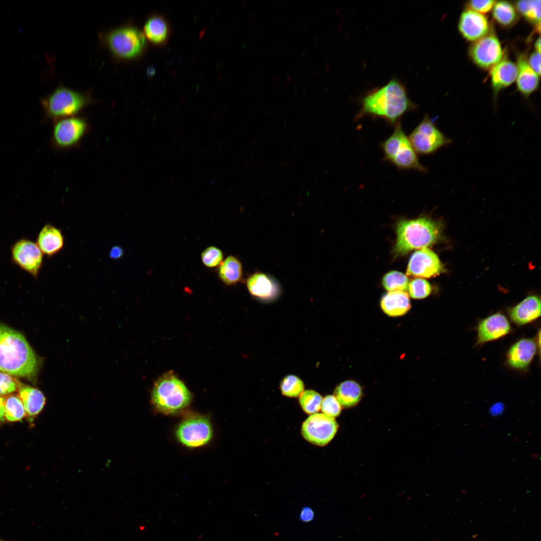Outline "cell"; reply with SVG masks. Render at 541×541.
<instances>
[{
	"mask_svg": "<svg viewBox=\"0 0 541 541\" xmlns=\"http://www.w3.org/2000/svg\"><path fill=\"white\" fill-rule=\"evenodd\" d=\"M4 398L0 396V422L5 420Z\"/></svg>",
	"mask_w": 541,
	"mask_h": 541,
	"instance_id": "cell-42",
	"label": "cell"
},
{
	"mask_svg": "<svg viewBox=\"0 0 541 541\" xmlns=\"http://www.w3.org/2000/svg\"><path fill=\"white\" fill-rule=\"evenodd\" d=\"M36 242L43 254L52 257L63 248L64 237L60 229L47 223L39 232Z\"/></svg>",
	"mask_w": 541,
	"mask_h": 541,
	"instance_id": "cell-20",
	"label": "cell"
},
{
	"mask_svg": "<svg viewBox=\"0 0 541 541\" xmlns=\"http://www.w3.org/2000/svg\"><path fill=\"white\" fill-rule=\"evenodd\" d=\"M408 290L411 298L422 299L430 294L431 287L426 280L421 278H416L409 283Z\"/></svg>",
	"mask_w": 541,
	"mask_h": 541,
	"instance_id": "cell-35",
	"label": "cell"
},
{
	"mask_svg": "<svg viewBox=\"0 0 541 541\" xmlns=\"http://www.w3.org/2000/svg\"><path fill=\"white\" fill-rule=\"evenodd\" d=\"M500 42L492 32L475 41L469 49L473 61L484 69L493 68L503 58Z\"/></svg>",
	"mask_w": 541,
	"mask_h": 541,
	"instance_id": "cell-13",
	"label": "cell"
},
{
	"mask_svg": "<svg viewBox=\"0 0 541 541\" xmlns=\"http://www.w3.org/2000/svg\"><path fill=\"white\" fill-rule=\"evenodd\" d=\"M540 1L522 0L515 3L516 9L526 19L540 27Z\"/></svg>",
	"mask_w": 541,
	"mask_h": 541,
	"instance_id": "cell-29",
	"label": "cell"
},
{
	"mask_svg": "<svg viewBox=\"0 0 541 541\" xmlns=\"http://www.w3.org/2000/svg\"><path fill=\"white\" fill-rule=\"evenodd\" d=\"M192 395L185 384L172 372L164 374L154 384L151 402L157 412L177 415L187 408Z\"/></svg>",
	"mask_w": 541,
	"mask_h": 541,
	"instance_id": "cell-4",
	"label": "cell"
},
{
	"mask_svg": "<svg viewBox=\"0 0 541 541\" xmlns=\"http://www.w3.org/2000/svg\"><path fill=\"white\" fill-rule=\"evenodd\" d=\"M417 154L429 155L449 145L452 140L447 138L426 115L408 136Z\"/></svg>",
	"mask_w": 541,
	"mask_h": 541,
	"instance_id": "cell-8",
	"label": "cell"
},
{
	"mask_svg": "<svg viewBox=\"0 0 541 541\" xmlns=\"http://www.w3.org/2000/svg\"><path fill=\"white\" fill-rule=\"evenodd\" d=\"M396 231L397 238L393 252L395 256H400L435 243L440 236L441 226L437 221L422 216L401 220L397 224Z\"/></svg>",
	"mask_w": 541,
	"mask_h": 541,
	"instance_id": "cell-3",
	"label": "cell"
},
{
	"mask_svg": "<svg viewBox=\"0 0 541 541\" xmlns=\"http://www.w3.org/2000/svg\"><path fill=\"white\" fill-rule=\"evenodd\" d=\"M492 14L497 23L504 27L512 25L518 18L516 9L508 1H496L493 7Z\"/></svg>",
	"mask_w": 541,
	"mask_h": 541,
	"instance_id": "cell-28",
	"label": "cell"
},
{
	"mask_svg": "<svg viewBox=\"0 0 541 541\" xmlns=\"http://www.w3.org/2000/svg\"><path fill=\"white\" fill-rule=\"evenodd\" d=\"M280 388L282 393L289 397H297L304 391V384L298 377L294 375L286 376L282 380Z\"/></svg>",
	"mask_w": 541,
	"mask_h": 541,
	"instance_id": "cell-33",
	"label": "cell"
},
{
	"mask_svg": "<svg viewBox=\"0 0 541 541\" xmlns=\"http://www.w3.org/2000/svg\"><path fill=\"white\" fill-rule=\"evenodd\" d=\"M217 276L225 286H232L243 281V268L240 259L229 255L217 268Z\"/></svg>",
	"mask_w": 541,
	"mask_h": 541,
	"instance_id": "cell-23",
	"label": "cell"
},
{
	"mask_svg": "<svg viewBox=\"0 0 541 541\" xmlns=\"http://www.w3.org/2000/svg\"><path fill=\"white\" fill-rule=\"evenodd\" d=\"M516 66L517 88L523 95L528 96L537 89L539 76L529 66L524 53L518 56Z\"/></svg>",
	"mask_w": 541,
	"mask_h": 541,
	"instance_id": "cell-22",
	"label": "cell"
},
{
	"mask_svg": "<svg viewBox=\"0 0 541 541\" xmlns=\"http://www.w3.org/2000/svg\"><path fill=\"white\" fill-rule=\"evenodd\" d=\"M361 109L355 116L359 120L370 116L395 126L406 113L417 108L408 97L405 85L396 78L369 91L361 100Z\"/></svg>",
	"mask_w": 541,
	"mask_h": 541,
	"instance_id": "cell-1",
	"label": "cell"
},
{
	"mask_svg": "<svg viewBox=\"0 0 541 541\" xmlns=\"http://www.w3.org/2000/svg\"><path fill=\"white\" fill-rule=\"evenodd\" d=\"M319 69H318L317 70V71H316V73H317V72H318V71H319Z\"/></svg>",
	"mask_w": 541,
	"mask_h": 541,
	"instance_id": "cell-46",
	"label": "cell"
},
{
	"mask_svg": "<svg viewBox=\"0 0 541 541\" xmlns=\"http://www.w3.org/2000/svg\"><path fill=\"white\" fill-rule=\"evenodd\" d=\"M540 300L535 296H529L516 306L510 308L508 313L511 320L518 326L529 324L540 316Z\"/></svg>",
	"mask_w": 541,
	"mask_h": 541,
	"instance_id": "cell-19",
	"label": "cell"
},
{
	"mask_svg": "<svg viewBox=\"0 0 541 541\" xmlns=\"http://www.w3.org/2000/svg\"><path fill=\"white\" fill-rule=\"evenodd\" d=\"M322 399V396L313 390L304 391L299 396V403L302 409L311 415L320 410Z\"/></svg>",
	"mask_w": 541,
	"mask_h": 541,
	"instance_id": "cell-31",
	"label": "cell"
},
{
	"mask_svg": "<svg viewBox=\"0 0 541 541\" xmlns=\"http://www.w3.org/2000/svg\"><path fill=\"white\" fill-rule=\"evenodd\" d=\"M212 428L209 418L197 413L185 416L176 427L175 435L183 445L190 448L201 447L211 439Z\"/></svg>",
	"mask_w": 541,
	"mask_h": 541,
	"instance_id": "cell-7",
	"label": "cell"
},
{
	"mask_svg": "<svg viewBox=\"0 0 541 541\" xmlns=\"http://www.w3.org/2000/svg\"><path fill=\"white\" fill-rule=\"evenodd\" d=\"M458 29L465 39L476 41L488 33L489 24L487 18L483 14L468 9L461 15Z\"/></svg>",
	"mask_w": 541,
	"mask_h": 541,
	"instance_id": "cell-16",
	"label": "cell"
},
{
	"mask_svg": "<svg viewBox=\"0 0 541 541\" xmlns=\"http://www.w3.org/2000/svg\"><path fill=\"white\" fill-rule=\"evenodd\" d=\"M531 68L539 76L540 74V53L536 51L531 53L527 59Z\"/></svg>",
	"mask_w": 541,
	"mask_h": 541,
	"instance_id": "cell-39",
	"label": "cell"
},
{
	"mask_svg": "<svg viewBox=\"0 0 541 541\" xmlns=\"http://www.w3.org/2000/svg\"><path fill=\"white\" fill-rule=\"evenodd\" d=\"M536 351V344L532 339H520L508 350L506 355L507 363L513 369L525 370L530 364Z\"/></svg>",
	"mask_w": 541,
	"mask_h": 541,
	"instance_id": "cell-18",
	"label": "cell"
},
{
	"mask_svg": "<svg viewBox=\"0 0 541 541\" xmlns=\"http://www.w3.org/2000/svg\"><path fill=\"white\" fill-rule=\"evenodd\" d=\"M84 94L65 87L57 88L51 94L41 99L46 119L54 121L76 116L90 102Z\"/></svg>",
	"mask_w": 541,
	"mask_h": 541,
	"instance_id": "cell-6",
	"label": "cell"
},
{
	"mask_svg": "<svg viewBox=\"0 0 541 541\" xmlns=\"http://www.w3.org/2000/svg\"><path fill=\"white\" fill-rule=\"evenodd\" d=\"M300 520L304 522H310L315 518V512L314 510L308 506H305L301 509L300 515Z\"/></svg>",
	"mask_w": 541,
	"mask_h": 541,
	"instance_id": "cell-40",
	"label": "cell"
},
{
	"mask_svg": "<svg viewBox=\"0 0 541 541\" xmlns=\"http://www.w3.org/2000/svg\"><path fill=\"white\" fill-rule=\"evenodd\" d=\"M517 68L512 61L503 58L501 61L491 68L490 72L491 85L496 94L501 89L506 88L516 79Z\"/></svg>",
	"mask_w": 541,
	"mask_h": 541,
	"instance_id": "cell-21",
	"label": "cell"
},
{
	"mask_svg": "<svg viewBox=\"0 0 541 541\" xmlns=\"http://www.w3.org/2000/svg\"><path fill=\"white\" fill-rule=\"evenodd\" d=\"M278 79H279V77H278L277 79H276V82H277Z\"/></svg>",
	"mask_w": 541,
	"mask_h": 541,
	"instance_id": "cell-45",
	"label": "cell"
},
{
	"mask_svg": "<svg viewBox=\"0 0 541 541\" xmlns=\"http://www.w3.org/2000/svg\"><path fill=\"white\" fill-rule=\"evenodd\" d=\"M168 32L167 24L161 17H151L145 23V35L149 40L154 44L164 42L167 37Z\"/></svg>",
	"mask_w": 541,
	"mask_h": 541,
	"instance_id": "cell-27",
	"label": "cell"
},
{
	"mask_svg": "<svg viewBox=\"0 0 541 541\" xmlns=\"http://www.w3.org/2000/svg\"><path fill=\"white\" fill-rule=\"evenodd\" d=\"M106 41L113 54L125 59L139 55L145 45L143 34L137 28L128 26L113 30L108 35Z\"/></svg>",
	"mask_w": 541,
	"mask_h": 541,
	"instance_id": "cell-10",
	"label": "cell"
},
{
	"mask_svg": "<svg viewBox=\"0 0 541 541\" xmlns=\"http://www.w3.org/2000/svg\"><path fill=\"white\" fill-rule=\"evenodd\" d=\"M0 541H5V540H4L3 539H0Z\"/></svg>",
	"mask_w": 541,
	"mask_h": 541,
	"instance_id": "cell-47",
	"label": "cell"
},
{
	"mask_svg": "<svg viewBox=\"0 0 541 541\" xmlns=\"http://www.w3.org/2000/svg\"><path fill=\"white\" fill-rule=\"evenodd\" d=\"M245 283L249 293L262 300H273L280 293V284L272 277L262 272L251 274L246 279Z\"/></svg>",
	"mask_w": 541,
	"mask_h": 541,
	"instance_id": "cell-17",
	"label": "cell"
},
{
	"mask_svg": "<svg viewBox=\"0 0 541 541\" xmlns=\"http://www.w3.org/2000/svg\"><path fill=\"white\" fill-rule=\"evenodd\" d=\"M10 253L14 264L38 278L43 264V253L36 242L23 237L11 245Z\"/></svg>",
	"mask_w": 541,
	"mask_h": 541,
	"instance_id": "cell-11",
	"label": "cell"
},
{
	"mask_svg": "<svg viewBox=\"0 0 541 541\" xmlns=\"http://www.w3.org/2000/svg\"><path fill=\"white\" fill-rule=\"evenodd\" d=\"M383 311L390 317H399L405 315L410 309L409 297L406 292H389L381 300Z\"/></svg>",
	"mask_w": 541,
	"mask_h": 541,
	"instance_id": "cell-24",
	"label": "cell"
},
{
	"mask_svg": "<svg viewBox=\"0 0 541 541\" xmlns=\"http://www.w3.org/2000/svg\"><path fill=\"white\" fill-rule=\"evenodd\" d=\"M201 259L202 263L206 267L217 268L224 259L223 252L219 248L211 245L202 251Z\"/></svg>",
	"mask_w": 541,
	"mask_h": 541,
	"instance_id": "cell-34",
	"label": "cell"
},
{
	"mask_svg": "<svg viewBox=\"0 0 541 541\" xmlns=\"http://www.w3.org/2000/svg\"><path fill=\"white\" fill-rule=\"evenodd\" d=\"M511 326L506 317L497 313L481 320L477 325V344L494 341L508 334Z\"/></svg>",
	"mask_w": 541,
	"mask_h": 541,
	"instance_id": "cell-15",
	"label": "cell"
},
{
	"mask_svg": "<svg viewBox=\"0 0 541 541\" xmlns=\"http://www.w3.org/2000/svg\"><path fill=\"white\" fill-rule=\"evenodd\" d=\"M338 424L334 418L324 413L311 415L303 423L301 433L308 442L315 445L328 444L335 436Z\"/></svg>",
	"mask_w": 541,
	"mask_h": 541,
	"instance_id": "cell-12",
	"label": "cell"
},
{
	"mask_svg": "<svg viewBox=\"0 0 541 541\" xmlns=\"http://www.w3.org/2000/svg\"><path fill=\"white\" fill-rule=\"evenodd\" d=\"M4 398L5 417L9 421L21 420L26 414L24 406L16 395L10 394Z\"/></svg>",
	"mask_w": 541,
	"mask_h": 541,
	"instance_id": "cell-30",
	"label": "cell"
},
{
	"mask_svg": "<svg viewBox=\"0 0 541 541\" xmlns=\"http://www.w3.org/2000/svg\"><path fill=\"white\" fill-rule=\"evenodd\" d=\"M495 2L494 0H471L466 5L468 9L482 14L490 11Z\"/></svg>",
	"mask_w": 541,
	"mask_h": 541,
	"instance_id": "cell-38",
	"label": "cell"
},
{
	"mask_svg": "<svg viewBox=\"0 0 541 541\" xmlns=\"http://www.w3.org/2000/svg\"><path fill=\"white\" fill-rule=\"evenodd\" d=\"M124 254L123 249L119 245L112 247L109 252V257L112 259H118Z\"/></svg>",
	"mask_w": 541,
	"mask_h": 541,
	"instance_id": "cell-41",
	"label": "cell"
},
{
	"mask_svg": "<svg viewBox=\"0 0 541 541\" xmlns=\"http://www.w3.org/2000/svg\"><path fill=\"white\" fill-rule=\"evenodd\" d=\"M90 129L87 120L73 116L54 121L51 139L53 146L59 150L76 147Z\"/></svg>",
	"mask_w": 541,
	"mask_h": 541,
	"instance_id": "cell-9",
	"label": "cell"
},
{
	"mask_svg": "<svg viewBox=\"0 0 541 541\" xmlns=\"http://www.w3.org/2000/svg\"><path fill=\"white\" fill-rule=\"evenodd\" d=\"M18 391V397L24 406L27 415L32 418L41 412L46 399L40 390L21 383Z\"/></svg>",
	"mask_w": 541,
	"mask_h": 541,
	"instance_id": "cell-25",
	"label": "cell"
},
{
	"mask_svg": "<svg viewBox=\"0 0 541 541\" xmlns=\"http://www.w3.org/2000/svg\"><path fill=\"white\" fill-rule=\"evenodd\" d=\"M394 127L393 133L380 144L384 160L399 169L427 173V168L420 162L418 154L404 131L401 122Z\"/></svg>",
	"mask_w": 541,
	"mask_h": 541,
	"instance_id": "cell-5",
	"label": "cell"
},
{
	"mask_svg": "<svg viewBox=\"0 0 541 541\" xmlns=\"http://www.w3.org/2000/svg\"><path fill=\"white\" fill-rule=\"evenodd\" d=\"M334 396L342 407L351 408L359 403L363 396V391L360 385L356 381L346 380L337 386Z\"/></svg>",
	"mask_w": 541,
	"mask_h": 541,
	"instance_id": "cell-26",
	"label": "cell"
},
{
	"mask_svg": "<svg viewBox=\"0 0 541 541\" xmlns=\"http://www.w3.org/2000/svg\"><path fill=\"white\" fill-rule=\"evenodd\" d=\"M534 46L535 48V51L540 53V37L536 40L535 42Z\"/></svg>",
	"mask_w": 541,
	"mask_h": 541,
	"instance_id": "cell-43",
	"label": "cell"
},
{
	"mask_svg": "<svg viewBox=\"0 0 541 541\" xmlns=\"http://www.w3.org/2000/svg\"><path fill=\"white\" fill-rule=\"evenodd\" d=\"M443 265L436 253L427 248L415 251L411 256L406 274L413 277L429 278L439 275Z\"/></svg>",
	"mask_w": 541,
	"mask_h": 541,
	"instance_id": "cell-14",
	"label": "cell"
},
{
	"mask_svg": "<svg viewBox=\"0 0 541 541\" xmlns=\"http://www.w3.org/2000/svg\"><path fill=\"white\" fill-rule=\"evenodd\" d=\"M321 409L324 414L335 418L340 414L342 406L334 395H329L322 399Z\"/></svg>",
	"mask_w": 541,
	"mask_h": 541,
	"instance_id": "cell-37",
	"label": "cell"
},
{
	"mask_svg": "<svg viewBox=\"0 0 541 541\" xmlns=\"http://www.w3.org/2000/svg\"><path fill=\"white\" fill-rule=\"evenodd\" d=\"M21 383L11 375L0 371V396H4L18 391Z\"/></svg>",
	"mask_w": 541,
	"mask_h": 541,
	"instance_id": "cell-36",
	"label": "cell"
},
{
	"mask_svg": "<svg viewBox=\"0 0 541 541\" xmlns=\"http://www.w3.org/2000/svg\"><path fill=\"white\" fill-rule=\"evenodd\" d=\"M38 361L25 337L18 331L0 325V371L23 377H33Z\"/></svg>",
	"mask_w": 541,
	"mask_h": 541,
	"instance_id": "cell-2",
	"label": "cell"
},
{
	"mask_svg": "<svg viewBox=\"0 0 541 541\" xmlns=\"http://www.w3.org/2000/svg\"><path fill=\"white\" fill-rule=\"evenodd\" d=\"M290 77H291V76L290 75V76H289L288 77V78H287V82H288V81H289V80H290Z\"/></svg>",
	"mask_w": 541,
	"mask_h": 541,
	"instance_id": "cell-44",
	"label": "cell"
},
{
	"mask_svg": "<svg viewBox=\"0 0 541 541\" xmlns=\"http://www.w3.org/2000/svg\"><path fill=\"white\" fill-rule=\"evenodd\" d=\"M409 283L408 278L404 274L395 270L385 274L382 279L384 288L389 292H405L408 290Z\"/></svg>",
	"mask_w": 541,
	"mask_h": 541,
	"instance_id": "cell-32",
	"label": "cell"
}]
</instances>
